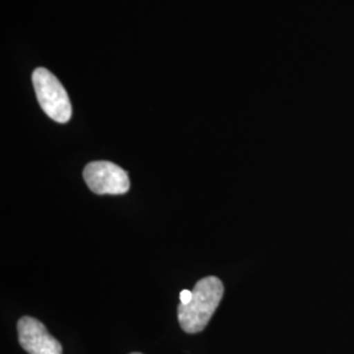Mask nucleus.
I'll use <instances>...</instances> for the list:
<instances>
[{
    "label": "nucleus",
    "instance_id": "nucleus-1",
    "mask_svg": "<svg viewBox=\"0 0 354 354\" xmlns=\"http://www.w3.org/2000/svg\"><path fill=\"white\" fill-rule=\"evenodd\" d=\"M192 291L190 304L178 306V323L187 333H198L207 326L218 308L225 288L221 279L210 276L200 279Z\"/></svg>",
    "mask_w": 354,
    "mask_h": 354
},
{
    "label": "nucleus",
    "instance_id": "nucleus-2",
    "mask_svg": "<svg viewBox=\"0 0 354 354\" xmlns=\"http://www.w3.org/2000/svg\"><path fill=\"white\" fill-rule=\"evenodd\" d=\"M32 80L42 111L55 122H68L73 114V108L61 82L49 70L41 67L35 70Z\"/></svg>",
    "mask_w": 354,
    "mask_h": 354
},
{
    "label": "nucleus",
    "instance_id": "nucleus-3",
    "mask_svg": "<svg viewBox=\"0 0 354 354\" xmlns=\"http://www.w3.org/2000/svg\"><path fill=\"white\" fill-rule=\"evenodd\" d=\"M83 177L96 194H124L130 189L127 171L112 162H92L86 165Z\"/></svg>",
    "mask_w": 354,
    "mask_h": 354
},
{
    "label": "nucleus",
    "instance_id": "nucleus-4",
    "mask_svg": "<svg viewBox=\"0 0 354 354\" xmlns=\"http://www.w3.org/2000/svg\"><path fill=\"white\" fill-rule=\"evenodd\" d=\"M19 342L28 354H62V345L35 317H23L17 323Z\"/></svg>",
    "mask_w": 354,
    "mask_h": 354
},
{
    "label": "nucleus",
    "instance_id": "nucleus-5",
    "mask_svg": "<svg viewBox=\"0 0 354 354\" xmlns=\"http://www.w3.org/2000/svg\"><path fill=\"white\" fill-rule=\"evenodd\" d=\"M193 298V291L190 290H183L180 292V304H190Z\"/></svg>",
    "mask_w": 354,
    "mask_h": 354
},
{
    "label": "nucleus",
    "instance_id": "nucleus-6",
    "mask_svg": "<svg viewBox=\"0 0 354 354\" xmlns=\"http://www.w3.org/2000/svg\"><path fill=\"white\" fill-rule=\"evenodd\" d=\"M131 354H142V353H131Z\"/></svg>",
    "mask_w": 354,
    "mask_h": 354
}]
</instances>
